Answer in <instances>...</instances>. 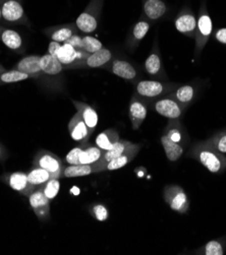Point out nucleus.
<instances>
[{"instance_id":"1","label":"nucleus","mask_w":226,"mask_h":255,"mask_svg":"<svg viewBox=\"0 0 226 255\" xmlns=\"http://www.w3.org/2000/svg\"><path fill=\"white\" fill-rule=\"evenodd\" d=\"M187 157L195 159L213 174H220L226 170V157L217 151L208 140L195 142L187 152Z\"/></svg>"},{"instance_id":"2","label":"nucleus","mask_w":226,"mask_h":255,"mask_svg":"<svg viewBox=\"0 0 226 255\" xmlns=\"http://www.w3.org/2000/svg\"><path fill=\"white\" fill-rule=\"evenodd\" d=\"M42 78L39 84L48 92L61 93L64 90V68L58 59L50 53L41 55Z\"/></svg>"},{"instance_id":"3","label":"nucleus","mask_w":226,"mask_h":255,"mask_svg":"<svg viewBox=\"0 0 226 255\" xmlns=\"http://www.w3.org/2000/svg\"><path fill=\"white\" fill-rule=\"evenodd\" d=\"M180 86V83H173L169 81L163 82L153 79L140 80L135 83L134 94L143 99L148 104H150L154 100L170 94Z\"/></svg>"},{"instance_id":"4","label":"nucleus","mask_w":226,"mask_h":255,"mask_svg":"<svg viewBox=\"0 0 226 255\" xmlns=\"http://www.w3.org/2000/svg\"><path fill=\"white\" fill-rule=\"evenodd\" d=\"M213 31V24L211 16L208 12L205 1L201 2L199 14L197 17V29L195 35V58L199 59L203 50L208 43Z\"/></svg>"},{"instance_id":"5","label":"nucleus","mask_w":226,"mask_h":255,"mask_svg":"<svg viewBox=\"0 0 226 255\" xmlns=\"http://www.w3.org/2000/svg\"><path fill=\"white\" fill-rule=\"evenodd\" d=\"M104 3L105 0H90L84 11L75 20V25L80 33L88 35L94 33L98 29Z\"/></svg>"},{"instance_id":"6","label":"nucleus","mask_w":226,"mask_h":255,"mask_svg":"<svg viewBox=\"0 0 226 255\" xmlns=\"http://www.w3.org/2000/svg\"><path fill=\"white\" fill-rule=\"evenodd\" d=\"M48 53L55 56L58 59V61L62 64L64 70L68 66L84 60L89 55L85 51L75 49L68 43L59 44L53 41L50 42Z\"/></svg>"},{"instance_id":"7","label":"nucleus","mask_w":226,"mask_h":255,"mask_svg":"<svg viewBox=\"0 0 226 255\" xmlns=\"http://www.w3.org/2000/svg\"><path fill=\"white\" fill-rule=\"evenodd\" d=\"M163 198L172 211L182 215L189 212L190 199L182 186L177 184L166 185L163 189Z\"/></svg>"},{"instance_id":"8","label":"nucleus","mask_w":226,"mask_h":255,"mask_svg":"<svg viewBox=\"0 0 226 255\" xmlns=\"http://www.w3.org/2000/svg\"><path fill=\"white\" fill-rule=\"evenodd\" d=\"M144 69L151 79L168 82V76L163 65L157 39H155L152 49H151L147 59L144 62Z\"/></svg>"},{"instance_id":"9","label":"nucleus","mask_w":226,"mask_h":255,"mask_svg":"<svg viewBox=\"0 0 226 255\" xmlns=\"http://www.w3.org/2000/svg\"><path fill=\"white\" fill-rule=\"evenodd\" d=\"M102 69H105L118 78L130 83H137L141 80V71L139 68L129 60L114 57Z\"/></svg>"},{"instance_id":"10","label":"nucleus","mask_w":226,"mask_h":255,"mask_svg":"<svg viewBox=\"0 0 226 255\" xmlns=\"http://www.w3.org/2000/svg\"><path fill=\"white\" fill-rule=\"evenodd\" d=\"M149 107L152 108L159 115L169 120L181 119L185 111L188 109L186 106L182 105L178 101H175L167 95L151 102L149 104Z\"/></svg>"},{"instance_id":"11","label":"nucleus","mask_w":226,"mask_h":255,"mask_svg":"<svg viewBox=\"0 0 226 255\" xmlns=\"http://www.w3.org/2000/svg\"><path fill=\"white\" fill-rule=\"evenodd\" d=\"M2 19L10 24H30L26 11L19 0H0Z\"/></svg>"},{"instance_id":"12","label":"nucleus","mask_w":226,"mask_h":255,"mask_svg":"<svg viewBox=\"0 0 226 255\" xmlns=\"http://www.w3.org/2000/svg\"><path fill=\"white\" fill-rule=\"evenodd\" d=\"M32 164L33 166L41 167L47 170L52 174L53 178H57V179L61 178V174L65 165L57 155L46 149H40L36 152Z\"/></svg>"},{"instance_id":"13","label":"nucleus","mask_w":226,"mask_h":255,"mask_svg":"<svg viewBox=\"0 0 226 255\" xmlns=\"http://www.w3.org/2000/svg\"><path fill=\"white\" fill-rule=\"evenodd\" d=\"M114 58L112 51L103 47L95 53L89 54L84 60L68 66L66 69H91V68H103ZM65 69V70H66Z\"/></svg>"},{"instance_id":"14","label":"nucleus","mask_w":226,"mask_h":255,"mask_svg":"<svg viewBox=\"0 0 226 255\" xmlns=\"http://www.w3.org/2000/svg\"><path fill=\"white\" fill-rule=\"evenodd\" d=\"M151 24H152V22H151L144 14H142L139 20L133 25L127 36V39H125V49L129 50L130 52H134V51L140 46L142 40L148 34L151 28Z\"/></svg>"},{"instance_id":"15","label":"nucleus","mask_w":226,"mask_h":255,"mask_svg":"<svg viewBox=\"0 0 226 255\" xmlns=\"http://www.w3.org/2000/svg\"><path fill=\"white\" fill-rule=\"evenodd\" d=\"M174 27L181 34L190 38H195L197 16L189 5H185L175 16Z\"/></svg>"},{"instance_id":"16","label":"nucleus","mask_w":226,"mask_h":255,"mask_svg":"<svg viewBox=\"0 0 226 255\" xmlns=\"http://www.w3.org/2000/svg\"><path fill=\"white\" fill-rule=\"evenodd\" d=\"M0 180L8 185L12 190L18 192L22 196H29L35 188L30 184L28 180V175L26 172H11L5 173Z\"/></svg>"},{"instance_id":"17","label":"nucleus","mask_w":226,"mask_h":255,"mask_svg":"<svg viewBox=\"0 0 226 255\" xmlns=\"http://www.w3.org/2000/svg\"><path fill=\"white\" fill-rule=\"evenodd\" d=\"M30 207L38 220L46 222L50 220V199H48L41 187L35 189L29 196Z\"/></svg>"},{"instance_id":"18","label":"nucleus","mask_w":226,"mask_h":255,"mask_svg":"<svg viewBox=\"0 0 226 255\" xmlns=\"http://www.w3.org/2000/svg\"><path fill=\"white\" fill-rule=\"evenodd\" d=\"M43 32L50 40L59 44L66 43L72 36L80 33L75 22L52 25L44 29Z\"/></svg>"},{"instance_id":"19","label":"nucleus","mask_w":226,"mask_h":255,"mask_svg":"<svg viewBox=\"0 0 226 255\" xmlns=\"http://www.w3.org/2000/svg\"><path fill=\"white\" fill-rule=\"evenodd\" d=\"M149 104L137 95H133L129 104V117L134 130H138L147 118Z\"/></svg>"},{"instance_id":"20","label":"nucleus","mask_w":226,"mask_h":255,"mask_svg":"<svg viewBox=\"0 0 226 255\" xmlns=\"http://www.w3.org/2000/svg\"><path fill=\"white\" fill-rule=\"evenodd\" d=\"M136 145V143L131 142L130 140L127 139H119V141L109 150H106L103 152V155L97 163L93 164V168H94V173H101L104 166L110 162L111 160H113L114 158L124 154L125 151L130 150L131 148H133Z\"/></svg>"},{"instance_id":"21","label":"nucleus","mask_w":226,"mask_h":255,"mask_svg":"<svg viewBox=\"0 0 226 255\" xmlns=\"http://www.w3.org/2000/svg\"><path fill=\"white\" fill-rule=\"evenodd\" d=\"M143 13L151 22H156L166 16L169 6L165 0H142Z\"/></svg>"},{"instance_id":"22","label":"nucleus","mask_w":226,"mask_h":255,"mask_svg":"<svg viewBox=\"0 0 226 255\" xmlns=\"http://www.w3.org/2000/svg\"><path fill=\"white\" fill-rule=\"evenodd\" d=\"M40 58H41L40 55L24 56L17 63L13 65V68L21 72L27 73L30 76V79H33L39 83L42 78Z\"/></svg>"},{"instance_id":"23","label":"nucleus","mask_w":226,"mask_h":255,"mask_svg":"<svg viewBox=\"0 0 226 255\" xmlns=\"http://www.w3.org/2000/svg\"><path fill=\"white\" fill-rule=\"evenodd\" d=\"M163 133L172 141L183 145L184 147L190 143V135L180 119L169 120Z\"/></svg>"},{"instance_id":"24","label":"nucleus","mask_w":226,"mask_h":255,"mask_svg":"<svg viewBox=\"0 0 226 255\" xmlns=\"http://www.w3.org/2000/svg\"><path fill=\"white\" fill-rule=\"evenodd\" d=\"M68 132L71 139H73L74 141L80 143L88 142L91 133L79 112L75 113L69 120Z\"/></svg>"},{"instance_id":"25","label":"nucleus","mask_w":226,"mask_h":255,"mask_svg":"<svg viewBox=\"0 0 226 255\" xmlns=\"http://www.w3.org/2000/svg\"><path fill=\"white\" fill-rule=\"evenodd\" d=\"M0 41L13 52L18 54L23 53V40L18 32L0 24Z\"/></svg>"},{"instance_id":"26","label":"nucleus","mask_w":226,"mask_h":255,"mask_svg":"<svg viewBox=\"0 0 226 255\" xmlns=\"http://www.w3.org/2000/svg\"><path fill=\"white\" fill-rule=\"evenodd\" d=\"M71 103L73 104L75 109H77V112L80 113L81 117L83 118L84 122L86 123L87 127L89 128V131L92 135V133L95 131L96 127L98 125V121H99L98 113L91 105L84 103V102H82V101L71 100Z\"/></svg>"},{"instance_id":"27","label":"nucleus","mask_w":226,"mask_h":255,"mask_svg":"<svg viewBox=\"0 0 226 255\" xmlns=\"http://www.w3.org/2000/svg\"><path fill=\"white\" fill-rule=\"evenodd\" d=\"M196 94L197 89L194 85H181L167 96L189 108L196 98Z\"/></svg>"},{"instance_id":"28","label":"nucleus","mask_w":226,"mask_h":255,"mask_svg":"<svg viewBox=\"0 0 226 255\" xmlns=\"http://www.w3.org/2000/svg\"><path fill=\"white\" fill-rule=\"evenodd\" d=\"M141 147H142V144H136L133 148H131L128 151H125L124 154L114 158L113 160H111L110 162H108L104 166L102 172H105V171H116L118 169L123 168L124 166H127L139 154Z\"/></svg>"},{"instance_id":"29","label":"nucleus","mask_w":226,"mask_h":255,"mask_svg":"<svg viewBox=\"0 0 226 255\" xmlns=\"http://www.w3.org/2000/svg\"><path fill=\"white\" fill-rule=\"evenodd\" d=\"M160 141L164 148L165 155H166L168 161L177 162L183 157L184 152H185V147L183 145L172 141L164 133L161 135Z\"/></svg>"},{"instance_id":"30","label":"nucleus","mask_w":226,"mask_h":255,"mask_svg":"<svg viewBox=\"0 0 226 255\" xmlns=\"http://www.w3.org/2000/svg\"><path fill=\"white\" fill-rule=\"evenodd\" d=\"M27 175H28V180H29L30 184L35 189L42 187L45 183H47L50 179H52L53 178L51 173L41 167H37V166H33L27 172Z\"/></svg>"},{"instance_id":"31","label":"nucleus","mask_w":226,"mask_h":255,"mask_svg":"<svg viewBox=\"0 0 226 255\" xmlns=\"http://www.w3.org/2000/svg\"><path fill=\"white\" fill-rule=\"evenodd\" d=\"M119 139L120 137L118 132L113 128H109L102 131L101 133H99V135L95 139V144L100 149L106 151L111 149L119 141Z\"/></svg>"},{"instance_id":"32","label":"nucleus","mask_w":226,"mask_h":255,"mask_svg":"<svg viewBox=\"0 0 226 255\" xmlns=\"http://www.w3.org/2000/svg\"><path fill=\"white\" fill-rule=\"evenodd\" d=\"M103 150L100 149L97 145L86 143L84 149L81 152L80 164L82 165H93L101 159L103 155Z\"/></svg>"},{"instance_id":"33","label":"nucleus","mask_w":226,"mask_h":255,"mask_svg":"<svg viewBox=\"0 0 226 255\" xmlns=\"http://www.w3.org/2000/svg\"><path fill=\"white\" fill-rule=\"evenodd\" d=\"M94 173L93 165H68L65 164L61 178H75V177H84Z\"/></svg>"},{"instance_id":"34","label":"nucleus","mask_w":226,"mask_h":255,"mask_svg":"<svg viewBox=\"0 0 226 255\" xmlns=\"http://www.w3.org/2000/svg\"><path fill=\"white\" fill-rule=\"evenodd\" d=\"M30 76L21 72L17 69L11 68V69H6L0 73V87L4 86V85H10V84H16L19 82H23L26 80H29Z\"/></svg>"},{"instance_id":"35","label":"nucleus","mask_w":226,"mask_h":255,"mask_svg":"<svg viewBox=\"0 0 226 255\" xmlns=\"http://www.w3.org/2000/svg\"><path fill=\"white\" fill-rule=\"evenodd\" d=\"M195 254L201 255H222L224 254V247L221 241L212 240L206 243L204 246H201L195 251Z\"/></svg>"},{"instance_id":"36","label":"nucleus","mask_w":226,"mask_h":255,"mask_svg":"<svg viewBox=\"0 0 226 255\" xmlns=\"http://www.w3.org/2000/svg\"><path fill=\"white\" fill-rule=\"evenodd\" d=\"M102 48H103V45L98 39L89 35L82 36V50L85 51L86 53L92 54Z\"/></svg>"},{"instance_id":"37","label":"nucleus","mask_w":226,"mask_h":255,"mask_svg":"<svg viewBox=\"0 0 226 255\" xmlns=\"http://www.w3.org/2000/svg\"><path fill=\"white\" fill-rule=\"evenodd\" d=\"M90 215L99 222H105L109 218V212L103 203H93L89 208Z\"/></svg>"},{"instance_id":"38","label":"nucleus","mask_w":226,"mask_h":255,"mask_svg":"<svg viewBox=\"0 0 226 255\" xmlns=\"http://www.w3.org/2000/svg\"><path fill=\"white\" fill-rule=\"evenodd\" d=\"M41 189L43 190L45 196L50 199V200H53L58 192H59V189H60V182H59V179H57V178H52V179H50L47 183H45Z\"/></svg>"},{"instance_id":"39","label":"nucleus","mask_w":226,"mask_h":255,"mask_svg":"<svg viewBox=\"0 0 226 255\" xmlns=\"http://www.w3.org/2000/svg\"><path fill=\"white\" fill-rule=\"evenodd\" d=\"M209 143L221 154H226V130L220 131L207 139Z\"/></svg>"},{"instance_id":"40","label":"nucleus","mask_w":226,"mask_h":255,"mask_svg":"<svg viewBox=\"0 0 226 255\" xmlns=\"http://www.w3.org/2000/svg\"><path fill=\"white\" fill-rule=\"evenodd\" d=\"M87 142L85 143H81V145L75 146L74 148H72L68 154L65 156V163L68 165H80V157H81V152L84 149L85 145Z\"/></svg>"},{"instance_id":"41","label":"nucleus","mask_w":226,"mask_h":255,"mask_svg":"<svg viewBox=\"0 0 226 255\" xmlns=\"http://www.w3.org/2000/svg\"><path fill=\"white\" fill-rule=\"evenodd\" d=\"M66 43L70 44L72 47H74L75 49L82 50V36L80 34H77L72 36Z\"/></svg>"},{"instance_id":"42","label":"nucleus","mask_w":226,"mask_h":255,"mask_svg":"<svg viewBox=\"0 0 226 255\" xmlns=\"http://www.w3.org/2000/svg\"><path fill=\"white\" fill-rule=\"evenodd\" d=\"M214 36H215V39H216L219 43L226 45V28L217 30V31L215 32Z\"/></svg>"},{"instance_id":"43","label":"nucleus","mask_w":226,"mask_h":255,"mask_svg":"<svg viewBox=\"0 0 226 255\" xmlns=\"http://www.w3.org/2000/svg\"><path fill=\"white\" fill-rule=\"evenodd\" d=\"M7 157H8L7 150L1 143H0V163H4L5 160L7 159Z\"/></svg>"},{"instance_id":"44","label":"nucleus","mask_w":226,"mask_h":255,"mask_svg":"<svg viewBox=\"0 0 226 255\" xmlns=\"http://www.w3.org/2000/svg\"><path fill=\"white\" fill-rule=\"evenodd\" d=\"M4 70H6V68L1 63H0V73H1L2 71H4Z\"/></svg>"},{"instance_id":"45","label":"nucleus","mask_w":226,"mask_h":255,"mask_svg":"<svg viewBox=\"0 0 226 255\" xmlns=\"http://www.w3.org/2000/svg\"><path fill=\"white\" fill-rule=\"evenodd\" d=\"M2 19V13H1V8H0V21Z\"/></svg>"},{"instance_id":"46","label":"nucleus","mask_w":226,"mask_h":255,"mask_svg":"<svg viewBox=\"0 0 226 255\" xmlns=\"http://www.w3.org/2000/svg\"><path fill=\"white\" fill-rule=\"evenodd\" d=\"M19 1H22V0H19Z\"/></svg>"}]
</instances>
